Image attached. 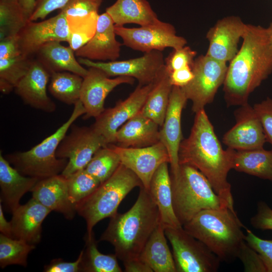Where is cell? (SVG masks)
Instances as JSON below:
<instances>
[{"mask_svg":"<svg viewBox=\"0 0 272 272\" xmlns=\"http://www.w3.org/2000/svg\"><path fill=\"white\" fill-rule=\"evenodd\" d=\"M240 48L230 61L223 84L228 106L248 103L250 94L272 73V48L266 28L247 24Z\"/></svg>","mask_w":272,"mask_h":272,"instance_id":"obj_1","label":"cell"},{"mask_svg":"<svg viewBox=\"0 0 272 272\" xmlns=\"http://www.w3.org/2000/svg\"><path fill=\"white\" fill-rule=\"evenodd\" d=\"M232 149L224 150L205 110L195 113L188 138L181 141L179 164L193 166L208 179L215 192L234 208L231 185L227 180L232 169Z\"/></svg>","mask_w":272,"mask_h":272,"instance_id":"obj_2","label":"cell"},{"mask_svg":"<svg viewBox=\"0 0 272 272\" xmlns=\"http://www.w3.org/2000/svg\"><path fill=\"white\" fill-rule=\"evenodd\" d=\"M160 223L159 213L149 192L143 187L135 202L126 212L117 213L99 241L109 242L122 262L139 258L150 236Z\"/></svg>","mask_w":272,"mask_h":272,"instance_id":"obj_3","label":"cell"},{"mask_svg":"<svg viewBox=\"0 0 272 272\" xmlns=\"http://www.w3.org/2000/svg\"><path fill=\"white\" fill-rule=\"evenodd\" d=\"M189 234L203 243L221 261L237 258L245 228L234 210L229 207L200 212L183 226Z\"/></svg>","mask_w":272,"mask_h":272,"instance_id":"obj_4","label":"cell"},{"mask_svg":"<svg viewBox=\"0 0 272 272\" xmlns=\"http://www.w3.org/2000/svg\"><path fill=\"white\" fill-rule=\"evenodd\" d=\"M170 176L173 207L182 227L203 210L225 207L234 210L215 192L208 179L193 166L179 164L178 173Z\"/></svg>","mask_w":272,"mask_h":272,"instance_id":"obj_5","label":"cell"},{"mask_svg":"<svg viewBox=\"0 0 272 272\" xmlns=\"http://www.w3.org/2000/svg\"><path fill=\"white\" fill-rule=\"evenodd\" d=\"M85 113L79 100L68 119L54 132L29 150L10 154L6 159L22 174L39 180L61 174L68 160L56 157L57 149L72 125Z\"/></svg>","mask_w":272,"mask_h":272,"instance_id":"obj_6","label":"cell"},{"mask_svg":"<svg viewBox=\"0 0 272 272\" xmlns=\"http://www.w3.org/2000/svg\"><path fill=\"white\" fill-rule=\"evenodd\" d=\"M137 187H143L141 180L121 163L108 179L76 205L77 213L86 221L87 233H91L101 220L115 215L122 200Z\"/></svg>","mask_w":272,"mask_h":272,"instance_id":"obj_7","label":"cell"},{"mask_svg":"<svg viewBox=\"0 0 272 272\" xmlns=\"http://www.w3.org/2000/svg\"><path fill=\"white\" fill-rule=\"evenodd\" d=\"M172 248L177 272H216L221 261L201 241L183 227L164 228Z\"/></svg>","mask_w":272,"mask_h":272,"instance_id":"obj_8","label":"cell"},{"mask_svg":"<svg viewBox=\"0 0 272 272\" xmlns=\"http://www.w3.org/2000/svg\"><path fill=\"white\" fill-rule=\"evenodd\" d=\"M191 69L194 77L182 89L192 102V111L196 113L213 101L224 83L228 66L227 63L205 54L195 58Z\"/></svg>","mask_w":272,"mask_h":272,"instance_id":"obj_9","label":"cell"},{"mask_svg":"<svg viewBox=\"0 0 272 272\" xmlns=\"http://www.w3.org/2000/svg\"><path fill=\"white\" fill-rule=\"evenodd\" d=\"M71 128V132L64 136L56 152L58 158L68 159L61 173L65 177L85 169L96 152L108 145L92 126H79L73 124Z\"/></svg>","mask_w":272,"mask_h":272,"instance_id":"obj_10","label":"cell"},{"mask_svg":"<svg viewBox=\"0 0 272 272\" xmlns=\"http://www.w3.org/2000/svg\"><path fill=\"white\" fill-rule=\"evenodd\" d=\"M115 32L124 45L144 53L154 50L162 51L168 47L177 49L187 44L185 38L176 34L172 24L160 20L138 28L115 26Z\"/></svg>","mask_w":272,"mask_h":272,"instance_id":"obj_11","label":"cell"},{"mask_svg":"<svg viewBox=\"0 0 272 272\" xmlns=\"http://www.w3.org/2000/svg\"><path fill=\"white\" fill-rule=\"evenodd\" d=\"M78 60L83 65L100 69L109 77L133 78L141 85L154 83L165 65L163 54L162 51L158 50L146 52L142 56L124 60L95 61L82 57H79Z\"/></svg>","mask_w":272,"mask_h":272,"instance_id":"obj_12","label":"cell"},{"mask_svg":"<svg viewBox=\"0 0 272 272\" xmlns=\"http://www.w3.org/2000/svg\"><path fill=\"white\" fill-rule=\"evenodd\" d=\"M153 83L146 85L139 84L126 99L118 101L113 107L105 109L95 118L92 126L104 137L107 144H115L118 129L141 111Z\"/></svg>","mask_w":272,"mask_h":272,"instance_id":"obj_13","label":"cell"},{"mask_svg":"<svg viewBox=\"0 0 272 272\" xmlns=\"http://www.w3.org/2000/svg\"><path fill=\"white\" fill-rule=\"evenodd\" d=\"M118 155L120 162L133 172L149 191L151 181L158 168L169 163L167 150L161 142L143 148H123L114 144H108Z\"/></svg>","mask_w":272,"mask_h":272,"instance_id":"obj_14","label":"cell"},{"mask_svg":"<svg viewBox=\"0 0 272 272\" xmlns=\"http://www.w3.org/2000/svg\"><path fill=\"white\" fill-rule=\"evenodd\" d=\"M69 28L66 16L61 11L56 16L40 22L29 20L18 34L22 55L30 57L45 44L66 41Z\"/></svg>","mask_w":272,"mask_h":272,"instance_id":"obj_15","label":"cell"},{"mask_svg":"<svg viewBox=\"0 0 272 272\" xmlns=\"http://www.w3.org/2000/svg\"><path fill=\"white\" fill-rule=\"evenodd\" d=\"M236 123L223 138L228 148L236 151L263 148L266 141L260 119L248 103L240 106L234 112Z\"/></svg>","mask_w":272,"mask_h":272,"instance_id":"obj_16","label":"cell"},{"mask_svg":"<svg viewBox=\"0 0 272 272\" xmlns=\"http://www.w3.org/2000/svg\"><path fill=\"white\" fill-rule=\"evenodd\" d=\"M83 78L80 100L86 113L83 118L97 117L104 110V102L108 95L117 86L121 84L132 85L134 79L129 77L111 78L100 69L90 67Z\"/></svg>","mask_w":272,"mask_h":272,"instance_id":"obj_17","label":"cell"},{"mask_svg":"<svg viewBox=\"0 0 272 272\" xmlns=\"http://www.w3.org/2000/svg\"><path fill=\"white\" fill-rule=\"evenodd\" d=\"M246 25L238 16L219 20L207 33L209 46L206 54L225 63L230 61L238 51V43Z\"/></svg>","mask_w":272,"mask_h":272,"instance_id":"obj_18","label":"cell"},{"mask_svg":"<svg viewBox=\"0 0 272 272\" xmlns=\"http://www.w3.org/2000/svg\"><path fill=\"white\" fill-rule=\"evenodd\" d=\"M188 100L182 88L173 86L164 123L160 129V141L169 154L170 175H176L179 169L178 153L183 140L181 114Z\"/></svg>","mask_w":272,"mask_h":272,"instance_id":"obj_19","label":"cell"},{"mask_svg":"<svg viewBox=\"0 0 272 272\" xmlns=\"http://www.w3.org/2000/svg\"><path fill=\"white\" fill-rule=\"evenodd\" d=\"M50 76L37 59L32 60L26 74L15 87V92L26 104L45 112H53L56 105L46 92Z\"/></svg>","mask_w":272,"mask_h":272,"instance_id":"obj_20","label":"cell"},{"mask_svg":"<svg viewBox=\"0 0 272 272\" xmlns=\"http://www.w3.org/2000/svg\"><path fill=\"white\" fill-rule=\"evenodd\" d=\"M115 24L105 12L98 17L93 37L75 52L79 57L93 61H115L120 56L122 44L116 38Z\"/></svg>","mask_w":272,"mask_h":272,"instance_id":"obj_21","label":"cell"},{"mask_svg":"<svg viewBox=\"0 0 272 272\" xmlns=\"http://www.w3.org/2000/svg\"><path fill=\"white\" fill-rule=\"evenodd\" d=\"M31 192L32 198L67 219H73L77 213L70 198L66 178L61 174L39 180Z\"/></svg>","mask_w":272,"mask_h":272,"instance_id":"obj_22","label":"cell"},{"mask_svg":"<svg viewBox=\"0 0 272 272\" xmlns=\"http://www.w3.org/2000/svg\"><path fill=\"white\" fill-rule=\"evenodd\" d=\"M51 212L33 198L20 205L12 213L13 238L31 244L38 243L41 238L42 224Z\"/></svg>","mask_w":272,"mask_h":272,"instance_id":"obj_23","label":"cell"},{"mask_svg":"<svg viewBox=\"0 0 272 272\" xmlns=\"http://www.w3.org/2000/svg\"><path fill=\"white\" fill-rule=\"evenodd\" d=\"M39 179L22 174L0 154L1 201L12 213L20 205L27 192L32 191Z\"/></svg>","mask_w":272,"mask_h":272,"instance_id":"obj_24","label":"cell"},{"mask_svg":"<svg viewBox=\"0 0 272 272\" xmlns=\"http://www.w3.org/2000/svg\"><path fill=\"white\" fill-rule=\"evenodd\" d=\"M159 127L140 111L118 129L115 143L123 148H143L153 145L160 141Z\"/></svg>","mask_w":272,"mask_h":272,"instance_id":"obj_25","label":"cell"},{"mask_svg":"<svg viewBox=\"0 0 272 272\" xmlns=\"http://www.w3.org/2000/svg\"><path fill=\"white\" fill-rule=\"evenodd\" d=\"M168 163L162 164L156 170L151 181L149 192L157 206L160 223L164 228L182 227L174 213L170 174Z\"/></svg>","mask_w":272,"mask_h":272,"instance_id":"obj_26","label":"cell"},{"mask_svg":"<svg viewBox=\"0 0 272 272\" xmlns=\"http://www.w3.org/2000/svg\"><path fill=\"white\" fill-rule=\"evenodd\" d=\"M37 59L49 72H69L84 78L88 70L75 57V51L59 41H51L44 44L37 51Z\"/></svg>","mask_w":272,"mask_h":272,"instance_id":"obj_27","label":"cell"},{"mask_svg":"<svg viewBox=\"0 0 272 272\" xmlns=\"http://www.w3.org/2000/svg\"><path fill=\"white\" fill-rule=\"evenodd\" d=\"M115 26L135 24L140 26L153 24L159 20L147 0H116L106 9Z\"/></svg>","mask_w":272,"mask_h":272,"instance_id":"obj_28","label":"cell"},{"mask_svg":"<svg viewBox=\"0 0 272 272\" xmlns=\"http://www.w3.org/2000/svg\"><path fill=\"white\" fill-rule=\"evenodd\" d=\"M139 257L154 272H177L164 228L160 223L150 236Z\"/></svg>","mask_w":272,"mask_h":272,"instance_id":"obj_29","label":"cell"},{"mask_svg":"<svg viewBox=\"0 0 272 272\" xmlns=\"http://www.w3.org/2000/svg\"><path fill=\"white\" fill-rule=\"evenodd\" d=\"M173 88L165 65L153 83L146 101L140 111L161 127L164 123Z\"/></svg>","mask_w":272,"mask_h":272,"instance_id":"obj_30","label":"cell"},{"mask_svg":"<svg viewBox=\"0 0 272 272\" xmlns=\"http://www.w3.org/2000/svg\"><path fill=\"white\" fill-rule=\"evenodd\" d=\"M232 169L272 181V150L232 149Z\"/></svg>","mask_w":272,"mask_h":272,"instance_id":"obj_31","label":"cell"},{"mask_svg":"<svg viewBox=\"0 0 272 272\" xmlns=\"http://www.w3.org/2000/svg\"><path fill=\"white\" fill-rule=\"evenodd\" d=\"M85 246L83 249L81 271L83 272H121L116 255L105 254L97 248L94 233H86L84 237Z\"/></svg>","mask_w":272,"mask_h":272,"instance_id":"obj_32","label":"cell"},{"mask_svg":"<svg viewBox=\"0 0 272 272\" xmlns=\"http://www.w3.org/2000/svg\"><path fill=\"white\" fill-rule=\"evenodd\" d=\"M48 90L58 100L67 105H74L80 99L83 78L69 72L51 74Z\"/></svg>","mask_w":272,"mask_h":272,"instance_id":"obj_33","label":"cell"},{"mask_svg":"<svg viewBox=\"0 0 272 272\" xmlns=\"http://www.w3.org/2000/svg\"><path fill=\"white\" fill-rule=\"evenodd\" d=\"M98 12H92L81 17H66L69 46L75 52L94 35L99 17Z\"/></svg>","mask_w":272,"mask_h":272,"instance_id":"obj_34","label":"cell"},{"mask_svg":"<svg viewBox=\"0 0 272 272\" xmlns=\"http://www.w3.org/2000/svg\"><path fill=\"white\" fill-rule=\"evenodd\" d=\"M29 20L18 0H0V40L17 35Z\"/></svg>","mask_w":272,"mask_h":272,"instance_id":"obj_35","label":"cell"},{"mask_svg":"<svg viewBox=\"0 0 272 272\" xmlns=\"http://www.w3.org/2000/svg\"><path fill=\"white\" fill-rule=\"evenodd\" d=\"M32 59L20 55L0 59V90L4 94L11 92L26 74Z\"/></svg>","mask_w":272,"mask_h":272,"instance_id":"obj_36","label":"cell"},{"mask_svg":"<svg viewBox=\"0 0 272 272\" xmlns=\"http://www.w3.org/2000/svg\"><path fill=\"white\" fill-rule=\"evenodd\" d=\"M120 164L118 155L107 145L96 152L85 169L102 183L114 173Z\"/></svg>","mask_w":272,"mask_h":272,"instance_id":"obj_37","label":"cell"},{"mask_svg":"<svg viewBox=\"0 0 272 272\" xmlns=\"http://www.w3.org/2000/svg\"><path fill=\"white\" fill-rule=\"evenodd\" d=\"M35 248V245L23 240L0 234V266L3 268L9 265H27L29 253Z\"/></svg>","mask_w":272,"mask_h":272,"instance_id":"obj_38","label":"cell"},{"mask_svg":"<svg viewBox=\"0 0 272 272\" xmlns=\"http://www.w3.org/2000/svg\"><path fill=\"white\" fill-rule=\"evenodd\" d=\"M65 178L70 198L76 206L100 184V182L85 169L78 171Z\"/></svg>","mask_w":272,"mask_h":272,"instance_id":"obj_39","label":"cell"},{"mask_svg":"<svg viewBox=\"0 0 272 272\" xmlns=\"http://www.w3.org/2000/svg\"><path fill=\"white\" fill-rule=\"evenodd\" d=\"M196 55V51L184 46L173 51L165 59V65L169 73L183 67L191 66Z\"/></svg>","mask_w":272,"mask_h":272,"instance_id":"obj_40","label":"cell"},{"mask_svg":"<svg viewBox=\"0 0 272 272\" xmlns=\"http://www.w3.org/2000/svg\"><path fill=\"white\" fill-rule=\"evenodd\" d=\"M237 258L242 262L245 272H267L259 254L244 241L238 254Z\"/></svg>","mask_w":272,"mask_h":272,"instance_id":"obj_41","label":"cell"},{"mask_svg":"<svg viewBox=\"0 0 272 272\" xmlns=\"http://www.w3.org/2000/svg\"><path fill=\"white\" fill-rule=\"evenodd\" d=\"M245 241L259 254L267 272H272V240L261 239L246 229Z\"/></svg>","mask_w":272,"mask_h":272,"instance_id":"obj_42","label":"cell"},{"mask_svg":"<svg viewBox=\"0 0 272 272\" xmlns=\"http://www.w3.org/2000/svg\"><path fill=\"white\" fill-rule=\"evenodd\" d=\"M103 0H70L60 10L66 17H81L98 12Z\"/></svg>","mask_w":272,"mask_h":272,"instance_id":"obj_43","label":"cell"},{"mask_svg":"<svg viewBox=\"0 0 272 272\" xmlns=\"http://www.w3.org/2000/svg\"><path fill=\"white\" fill-rule=\"evenodd\" d=\"M253 108L260 119L266 141L272 146V99L267 97Z\"/></svg>","mask_w":272,"mask_h":272,"instance_id":"obj_44","label":"cell"},{"mask_svg":"<svg viewBox=\"0 0 272 272\" xmlns=\"http://www.w3.org/2000/svg\"><path fill=\"white\" fill-rule=\"evenodd\" d=\"M70 0H36L34 11L29 20L35 21L44 19L49 14L57 9L61 10Z\"/></svg>","mask_w":272,"mask_h":272,"instance_id":"obj_45","label":"cell"},{"mask_svg":"<svg viewBox=\"0 0 272 272\" xmlns=\"http://www.w3.org/2000/svg\"><path fill=\"white\" fill-rule=\"evenodd\" d=\"M250 223L259 230H272V209L264 201L258 202L256 213L251 218Z\"/></svg>","mask_w":272,"mask_h":272,"instance_id":"obj_46","label":"cell"},{"mask_svg":"<svg viewBox=\"0 0 272 272\" xmlns=\"http://www.w3.org/2000/svg\"><path fill=\"white\" fill-rule=\"evenodd\" d=\"M83 256V250L78 258L73 262H68L61 258L52 259L48 264L44 266L45 272H78L81 271V264Z\"/></svg>","mask_w":272,"mask_h":272,"instance_id":"obj_47","label":"cell"},{"mask_svg":"<svg viewBox=\"0 0 272 272\" xmlns=\"http://www.w3.org/2000/svg\"><path fill=\"white\" fill-rule=\"evenodd\" d=\"M21 54L18 34L0 40V59L14 57Z\"/></svg>","mask_w":272,"mask_h":272,"instance_id":"obj_48","label":"cell"},{"mask_svg":"<svg viewBox=\"0 0 272 272\" xmlns=\"http://www.w3.org/2000/svg\"><path fill=\"white\" fill-rule=\"evenodd\" d=\"M173 86L182 88L189 83L194 77L191 66H187L169 73Z\"/></svg>","mask_w":272,"mask_h":272,"instance_id":"obj_49","label":"cell"},{"mask_svg":"<svg viewBox=\"0 0 272 272\" xmlns=\"http://www.w3.org/2000/svg\"><path fill=\"white\" fill-rule=\"evenodd\" d=\"M126 272H153L140 257L123 263Z\"/></svg>","mask_w":272,"mask_h":272,"instance_id":"obj_50","label":"cell"},{"mask_svg":"<svg viewBox=\"0 0 272 272\" xmlns=\"http://www.w3.org/2000/svg\"><path fill=\"white\" fill-rule=\"evenodd\" d=\"M0 231L1 234L13 238L12 224L4 216L2 202H0Z\"/></svg>","mask_w":272,"mask_h":272,"instance_id":"obj_51","label":"cell"},{"mask_svg":"<svg viewBox=\"0 0 272 272\" xmlns=\"http://www.w3.org/2000/svg\"><path fill=\"white\" fill-rule=\"evenodd\" d=\"M36 1V0H18L19 4L29 19L34 11Z\"/></svg>","mask_w":272,"mask_h":272,"instance_id":"obj_52","label":"cell"},{"mask_svg":"<svg viewBox=\"0 0 272 272\" xmlns=\"http://www.w3.org/2000/svg\"><path fill=\"white\" fill-rule=\"evenodd\" d=\"M265 28L269 40V43L272 48V22Z\"/></svg>","mask_w":272,"mask_h":272,"instance_id":"obj_53","label":"cell"}]
</instances>
